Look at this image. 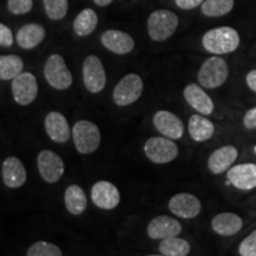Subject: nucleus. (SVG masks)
<instances>
[{"label": "nucleus", "instance_id": "nucleus-4", "mask_svg": "<svg viewBox=\"0 0 256 256\" xmlns=\"http://www.w3.org/2000/svg\"><path fill=\"white\" fill-rule=\"evenodd\" d=\"M229 76V68L226 60L218 56H212L202 64L197 78L206 89H215L224 84Z\"/></svg>", "mask_w": 256, "mask_h": 256}, {"label": "nucleus", "instance_id": "nucleus-19", "mask_svg": "<svg viewBox=\"0 0 256 256\" xmlns=\"http://www.w3.org/2000/svg\"><path fill=\"white\" fill-rule=\"evenodd\" d=\"M228 180L240 190H252L256 188V164H240L232 166L226 174Z\"/></svg>", "mask_w": 256, "mask_h": 256}, {"label": "nucleus", "instance_id": "nucleus-34", "mask_svg": "<svg viewBox=\"0 0 256 256\" xmlns=\"http://www.w3.org/2000/svg\"><path fill=\"white\" fill-rule=\"evenodd\" d=\"M243 124L248 130H255L256 128V107L249 110L243 116Z\"/></svg>", "mask_w": 256, "mask_h": 256}, {"label": "nucleus", "instance_id": "nucleus-24", "mask_svg": "<svg viewBox=\"0 0 256 256\" xmlns=\"http://www.w3.org/2000/svg\"><path fill=\"white\" fill-rule=\"evenodd\" d=\"M214 133H215L214 124L202 114L192 115L188 120V134L194 142H206L214 136Z\"/></svg>", "mask_w": 256, "mask_h": 256}, {"label": "nucleus", "instance_id": "nucleus-21", "mask_svg": "<svg viewBox=\"0 0 256 256\" xmlns=\"http://www.w3.org/2000/svg\"><path fill=\"white\" fill-rule=\"evenodd\" d=\"M46 28L40 24L28 23L19 28L16 40L22 49L31 50L40 46L46 38Z\"/></svg>", "mask_w": 256, "mask_h": 256}, {"label": "nucleus", "instance_id": "nucleus-11", "mask_svg": "<svg viewBox=\"0 0 256 256\" xmlns=\"http://www.w3.org/2000/svg\"><path fill=\"white\" fill-rule=\"evenodd\" d=\"M90 196L92 203L102 210H113L121 200L119 188L107 180L96 182L90 190Z\"/></svg>", "mask_w": 256, "mask_h": 256}, {"label": "nucleus", "instance_id": "nucleus-16", "mask_svg": "<svg viewBox=\"0 0 256 256\" xmlns=\"http://www.w3.org/2000/svg\"><path fill=\"white\" fill-rule=\"evenodd\" d=\"M101 43L106 49L116 55H127L132 52L136 42L127 32L121 30H107L102 34Z\"/></svg>", "mask_w": 256, "mask_h": 256}, {"label": "nucleus", "instance_id": "nucleus-15", "mask_svg": "<svg viewBox=\"0 0 256 256\" xmlns=\"http://www.w3.org/2000/svg\"><path fill=\"white\" fill-rule=\"evenodd\" d=\"M44 128L48 136L57 144L66 142L72 136L69 122L66 118L60 112H50L44 119Z\"/></svg>", "mask_w": 256, "mask_h": 256}, {"label": "nucleus", "instance_id": "nucleus-25", "mask_svg": "<svg viewBox=\"0 0 256 256\" xmlns=\"http://www.w3.org/2000/svg\"><path fill=\"white\" fill-rule=\"evenodd\" d=\"M98 18L92 8H84L76 16L74 20L72 28L80 37H87L95 31L98 26Z\"/></svg>", "mask_w": 256, "mask_h": 256}, {"label": "nucleus", "instance_id": "nucleus-36", "mask_svg": "<svg viewBox=\"0 0 256 256\" xmlns=\"http://www.w3.org/2000/svg\"><path fill=\"white\" fill-rule=\"evenodd\" d=\"M246 81H247L248 87L250 88L252 92H256V70H250V72H248Z\"/></svg>", "mask_w": 256, "mask_h": 256}, {"label": "nucleus", "instance_id": "nucleus-20", "mask_svg": "<svg viewBox=\"0 0 256 256\" xmlns=\"http://www.w3.org/2000/svg\"><path fill=\"white\" fill-rule=\"evenodd\" d=\"M238 156V151L234 146H222L211 153L208 159V168L214 174H220L230 168Z\"/></svg>", "mask_w": 256, "mask_h": 256}, {"label": "nucleus", "instance_id": "nucleus-1", "mask_svg": "<svg viewBox=\"0 0 256 256\" xmlns=\"http://www.w3.org/2000/svg\"><path fill=\"white\" fill-rule=\"evenodd\" d=\"M202 44L208 52L214 55L232 54L240 46V34L230 26L215 28L204 34Z\"/></svg>", "mask_w": 256, "mask_h": 256}, {"label": "nucleus", "instance_id": "nucleus-32", "mask_svg": "<svg viewBox=\"0 0 256 256\" xmlns=\"http://www.w3.org/2000/svg\"><path fill=\"white\" fill-rule=\"evenodd\" d=\"M238 252L241 256H256V230L241 242Z\"/></svg>", "mask_w": 256, "mask_h": 256}, {"label": "nucleus", "instance_id": "nucleus-17", "mask_svg": "<svg viewBox=\"0 0 256 256\" xmlns=\"http://www.w3.org/2000/svg\"><path fill=\"white\" fill-rule=\"evenodd\" d=\"M182 232V224L174 217L162 215L154 217L147 226V235L152 240H164L178 236Z\"/></svg>", "mask_w": 256, "mask_h": 256}, {"label": "nucleus", "instance_id": "nucleus-13", "mask_svg": "<svg viewBox=\"0 0 256 256\" xmlns=\"http://www.w3.org/2000/svg\"><path fill=\"white\" fill-rule=\"evenodd\" d=\"M153 124L162 136L178 140L184 136V124L177 115L168 110H158L153 116Z\"/></svg>", "mask_w": 256, "mask_h": 256}, {"label": "nucleus", "instance_id": "nucleus-7", "mask_svg": "<svg viewBox=\"0 0 256 256\" xmlns=\"http://www.w3.org/2000/svg\"><path fill=\"white\" fill-rule=\"evenodd\" d=\"M145 156L154 164H168L174 162L179 154V148L172 139L152 136L144 145Z\"/></svg>", "mask_w": 256, "mask_h": 256}, {"label": "nucleus", "instance_id": "nucleus-22", "mask_svg": "<svg viewBox=\"0 0 256 256\" xmlns=\"http://www.w3.org/2000/svg\"><path fill=\"white\" fill-rule=\"evenodd\" d=\"M243 226L241 217L234 212H222L211 220V228L220 236H232L238 234Z\"/></svg>", "mask_w": 256, "mask_h": 256}, {"label": "nucleus", "instance_id": "nucleus-9", "mask_svg": "<svg viewBox=\"0 0 256 256\" xmlns=\"http://www.w3.org/2000/svg\"><path fill=\"white\" fill-rule=\"evenodd\" d=\"M12 98L19 106H28L37 98L38 82L34 74L20 72L11 82Z\"/></svg>", "mask_w": 256, "mask_h": 256}, {"label": "nucleus", "instance_id": "nucleus-33", "mask_svg": "<svg viewBox=\"0 0 256 256\" xmlns=\"http://www.w3.org/2000/svg\"><path fill=\"white\" fill-rule=\"evenodd\" d=\"M14 44V34L11 28L5 24L0 23V46L10 48Z\"/></svg>", "mask_w": 256, "mask_h": 256}, {"label": "nucleus", "instance_id": "nucleus-28", "mask_svg": "<svg viewBox=\"0 0 256 256\" xmlns=\"http://www.w3.org/2000/svg\"><path fill=\"white\" fill-rule=\"evenodd\" d=\"M234 6L235 0H204L200 10L206 17H222L232 12Z\"/></svg>", "mask_w": 256, "mask_h": 256}, {"label": "nucleus", "instance_id": "nucleus-12", "mask_svg": "<svg viewBox=\"0 0 256 256\" xmlns=\"http://www.w3.org/2000/svg\"><path fill=\"white\" fill-rule=\"evenodd\" d=\"M168 210L180 218L190 220L200 215L202 203L194 194L182 192L174 194L168 202Z\"/></svg>", "mask_w": 256, "mask_h": 256}, {"label": "nucleus", "instance_id": "nucleus-10", "mask_svg": "<svg viewBox=\"0 0 256 256\" xmlns=\"http://www.w3.org/2000/svg\"><path fill=\"white\" fill-rule=\"evenodd\" d=\"M37 168L42 179L49 184L57 183L66 171L62 158L50 150H43L38 153Z\"/></svg>", "mask_w": 256, "mask_h": 256}, {"label": "nucleus", "instance_id": "nucleus-26", "mask_svg": "<svg viewBox=\"0 0 256 256\" xmlns=\"http://www.w3.org/2000/svg\"><path fill=\"white\" fill-rule=\"evenodd\" d=\"M24 60L17 55H0V81H12L23 72Z\"/></svg>", "mask_w": 256, "mask_h": 256}, {"label": "nucleus", "instance_id": "nucleus-37", "mask_svg": "<svg viewBox=\"0 0 256 256\" xmlns=\"http://www.w3.org/2000/svg\"><path fill=\"white\" fill-rule=\"evenodd\" d=\"M98 6H101V8H104V6L110 5L114 0H92Z\"/></svg>", "mask_w": 256, "mask_h": 256}, {"label": "nucleus", "instance_id": "nucleus-3", "mask_svg": "<svg viewBox=\"0 0 256 256\" xmlns=\"http://www.w3.org/2000/svg\"><path fill=\"white\" fill-rule=\"evenodd\" d=\"M72 142L78 153L92 154L100 147V128L89 120H80L72 127Z\"/></svg>", "mask_w": 256, "mask_h": 256}, {"label": "nucleus", "instance_id": "nucleus-14", "mask_svg": "<svg viewBox=\"0 0 256 256\" xmlns=\"http://www.w3.org/2000/svg\"><path fill=\"white\" fill-rule=\"evenodd\" d=\"M2 183L8 188H19L26 183L28 172L22 160L17 156H8L2 166Z\"/></svg>", "mask_w": 256, "mask_h": 256}, {"label": "nucleus", "instance_id": "nucleus-6", "mask_svg": "<svg viewBox=\"0 0 256 256\" xmlns=\"http://www.w3.org/2000/svg\"><path fill=\"white\" fill-rule=\"evenodd\" d=\"M142 78L138 74H127L114 87L113 101L119 107H127L136 104L142 98Z\"/></svg>", "mask_w": 256, "mask_h": 256}, {"label": "nucleus", "instance_id": "nucleus-29", "mask_svg": "<svg viewBox=\"0 0 256 256\" xmlns=\"http://www.w3.org/2000/svg\"><path fill=\"white\" fill-rule=\"evenodd\" d=\"M44 11L51 20H60L69 10L68 0H43Z\"/></svg>", "mask_w": 256, "mask_h": 256}, {"label": "nucleus", "instance_id": "nucleus-30", "mask_svg": "<svg viewBox=\"0 0 256 256\" xmlns=\"http://www.w3.org/2000/svg\"><path fill=\"white\" fill-rule=\"evenodd\" d=\"M62 249L58 246L46 241H37L28 247V256H60Z\"/></svg>", "mask_w": 256, "mask_h": 256}, {"label": "nucleus", "instance_id": "nucleus-8", "mask_svg": "<svg viewBox=\"0 0 256 256\" xmlns=\"http://www.w3.org/2000/svg\"><path fill=\"white\" fill-rule=\"evenodd\" d=\"M82 75L84 87L92 94H98L107 84V74L104 63L95 55H89L83 60Z\"/></svg>", "mask_w": 256, "mask_h": 256}, {"label": "nucleus", "instance_id": "nucleus-23", "mask_svg": "<svg viewBox=\"0 0 256 256\" xmlns=\"http://www.w3.org/2000/svg\"><path fill=\"white\" fill-rule=\"evenodd\" d=\"M64 204L69 214L74 216L82 215L88 206V200L84 190L80 185H69L64 192Z\"/></svg>", "mask_w": 256, "mask_h": 256}, {"label": "nucleus", "instance_id": "nucleus-31", "mask_svg": "<svg viewBox=\"0 0 256 256\" xmlns=\"http://www.w3.org/2000/svg\"><path fill=\"white\" fill-rule=\"evenodd\" d=\"M34 0H8V10L12 14H26L32 10Z\"/></svg>", "mask_w": 256, "mask_h": 256}, {"label": "nucleus", "instance_id": "nucleus-2", "mask_svg": "<svg viewBox=\"0 0 256 256\" xmlns=\"http://www.w3.org/2000/svg\"><path fill=\"white\" fill-rule=\"evenodd\" d=\"M179 25V18L170 10H156L147 19V32L152 40L164 42L174 36Z\"/></svg>", "mask_w": 256, "mask_h": 256}, {"label": "nucleus", "instance_id": "nucleus-18", "mask_svg": "<svg viewBox=\"0 0 256 256\" xmlns=\"http://www.w3.org/2000/svg\"><path fill=\"white\" fill-rule=\"evenodd\" d=\"M185 101L188 102L190 107L197 110L202 115H210L215 110V104L206 90H203L202 86L196 83H190L184 88L183 92Z\"/></svg>", "mask_w": 256, "mask_h": 256}, {"label": "nucleus", "instance_id": "nucleus-35", "mask_svg": "<svg viewBox=\"0 0 256 256\" xmlns=\"http://www.w3.org/2000/svg\"><path fill=\"white\" fill-rule=\"evenodd\" d=\"M176 5L182 10H192L203 4L204 0H174Z\"/></svg>", "mask_w": 256, "mask_h": 256}, {"label": "nucleus", "instance_id": "nucleus-5", "mask_svg": "<svg viewBox=\"0 0 256 256\" xmlns=\"http://www.w3.org/2000/svg\"><path fill=\"white\" fill-rule=\"evenodd\" d=\"M43 72L46 82L56 90H66L72 84V72L66 60L58 54H52L48 57Z\"/></svg>", "mask_w": 256, "mask_h": 256}, {"label": "nucleus", "instance_id": "nucleus-27", "mask_svg": "<svg viewBox=\"0 0 256 256\" xmlns=\"http://www.w3.org/2000/svg\"><path fill=\"white\" fill-rule=\"evenodd\" d=\"M190 243L178 236H171L162 240L159 244L160 254L164 256H186L190 254Z\"/></svg>", "mask_w": 256, "mask_h": 256}]
</instances>
